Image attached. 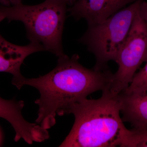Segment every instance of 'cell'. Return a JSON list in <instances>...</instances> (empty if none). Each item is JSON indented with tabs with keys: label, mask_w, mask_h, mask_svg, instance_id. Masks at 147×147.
Segmentation results:
<instances>
[{
	"label": "cell",
	"mask_w": 147,
	"mask_h": 147,
	"mask_svg": "<svg viewBox=\"0 0 147 147\" xmlns=\"http://www.w3.org/2000/svg\"><path fill=\"white\" fill-rule=\"evenodd\" d=\"M24 106L22 100H7L0 97V117L8 121L13 127L15 142L22 139L32 144L34 142H41L48 139L47 129L36 123H29L24 118L21 113Z\"/></svg>",
	"instance_id": "cell-6"
},
{
	"label": "cell",
	"mask_w": 147,
	"mask_h": 147,
	"mask_svg": "<svg viewBox=\"0 0 147 147\" xmlns=\"http://www.w3.org/2000/svg\"><path fill=\"white\" fill-rule=\"evenodd\" d=\"M136 0H76L67 11L76 20L84 18L88 26L102 23Z\"/></svg>",
	"instance_id": "cell-7"
},
{
	"label": "cell",
	"mask_w": 147,
	"mask_h": 147,
	"mask_svg": "<svg viewBox=\"0 0 147 147\" xmlns=\"http://www.w3.org/2000/svg\"><path fill=\"white\" fill-rule=\"evenodd\" d=\"M117 96L123 122H128L133 128L147 125V87Z\"/></svg>",
	"instance_id": "cell-9"
},
{
	"label": "cell",
	"mask_w": 147,
	"mask_h": 147,
	"mask_svg": "<svg viewBox=\"0 0 147 147\" xmlns=\"http://www.w3.org/2000/svg\"><path fill=\"white\" fill-rule=\"evenodd\" d=\"M67 5L63 0H46L34 5H0V23L5 19L21 21L30 42L40 44L59 57L65 55L62 35Z\"/></svg>",
	"instance_id": "cell-3"
},
{
	"label": "cell",
	"mask_w": 147,
	"mask_h": 147,
	"mask_svg": "<svg viewBox=\"0 0 147 147\" xmlns=\"http://www.w3.org/2000/svg\"><path fill=\"white\" fill-rule=\"evenodd\" d=\"M0 5L7 6L10 5V4L7 0H0Z\"/></svg>",
	"instance_id": "cell-14"
},
{
	"label": "cell",
	"mask_w": 147,
	"mask_h": 147,
	"mask_svg": "<svg viewBox=\"0 0 147 147\" xmlns=\"http://www.w3.org/2000/svg\"><path fill=\"white\" fill-rule=\"evenodd\" d=\"M118 96L102 92L97 99L82 100L71 113L75 121L62 147H121L129 134L120 116Z\"/></svg>",
	"instance_id": "cell-2"
},
{
	"label": "cell",
	"mask_w": 147,
	"mask_h": 147,
	"mask_svg": "<svg viewBox=\"0 0 147 147\" xmlns=\"http://www.w3.org/2000/svg\"><path fill=\"white\" fill-rule=\"evenodd\" d=\"M139 13L140 17L145 21L147 26V2L144 0L140 5Z\"/></svg>",
	"instance_id": "cell-12"
},
{
	"label": "cell",
	"mask_w": 147,
	"mask_h": 147,
	"mask_svg": "<svg viewBox=\"0 0 147 147\" xmlns=\"http://www.w3.org/2000/svg\"><path fill=\"white\" fill-rule=\"evenodd\" d=\"M147 60V26L138 10L117 57V71L113 74L108 90L104 92L113 96L124 92L136 71Z\"/></svg>",
	"instance_id": "cell-5"
},
{
	"label": "cell",
	"mask_w": 147,
	"mask_h": 147,
	"mask_svg": "<svg viewBox=\"0 0 147 147\" xmlns=\"http://www.w3.org/2000/svg\"><path fill=\"white\" fill-rule=\"evenodd\" d=\"M12 5L18 4V3H22V0H7ZM67 3L68 5L71 6L75 3L76 0H63Z\"/></svg>",
	"instance_id": "cell-13"
},
{
	"label": "cell",
	"mask_w": 147,
	"mask_h": 147,
	"mask_svg": "<svg viewBox=\"0 0 147 147\" xmlns=\"http://www.w3.org/2000/svg\"><path fill=\"white\" fill-rule=\"evenodd\" d=\"M146 62L144 67L135 74L128 88L123 92H129L139 88L147 87V60Z\"/></svg>",
	"instance_id": "cell-11"
},
{
	"label": "cell",
	"mask_w": 147,
	"mask_h": 147,
	"mask_svg": "<svg viewBox=\"0 0 147 147\" xmlns=\"http://www.w3.org/2000/svg\"><path fill=\"white\" fill-rule=\"evenodd\" d=\"M121 147H147V125L129 129Z\"/></svg>",
	"instance_id": "cell-10"
},
{
	"label": "cell",
	"mask_w": 147,
	"mask_h": 147,
	"mask_svg": "<svg viewBox=\"0 0 147 147\" xmlns=\"http://www.w3.org/2000/svg\"><path fill=\"white\" fill-rule=\"evenodd\" d=\"M59 58L56 67L44 76L33 79L22 76L12 82L18 89L28 85L38 90L40 97L35 102L39 107L36 122L47 129L55 125L57 115L70 114L74 106L89 95L108 90L114 74L108 67H84L77 54Z\"/></svg>",
	"instance_id": "cell-1"
},
{
	"label": "cell",
	"mask_w": 147,
	"mask_h": 147,
	"mask_svg": "<svg viewBox=\"0 0 147 147\" xmlns=\"http://www.w3.org/2000/svg\"><path fill=\"white\" fill-rule=\"evenodd\" d=\"M144 0H136L100 24L88 26L79 40L94 55L96 69L108 67L110 61H116L134 17Z\"/></svg>",
	"instance_id": "cell-4"
},
{
	"label": "cell",
	"mask_w": 147,
	"mask_h": 147,
	"mask_svg": "<svg viewBox=\"0 0 147 147\" xmlns=\"http://www.w3.org/2000/svg\"><path fill=\"white\" fill-rule=\"evenodd\" d=\"M45 51L42 45L30 42L28 45L20 46L11 43L0 34V72L13 75L12 81L22 77L21 65L26 58L33 53Z\"/></svg>",
	"instance_id": "cell-8"
}]
</instances>
